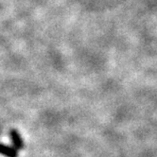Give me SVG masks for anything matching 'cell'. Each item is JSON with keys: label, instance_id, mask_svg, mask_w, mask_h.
Wrapping results in <instances>:
<instances>
[{"label": "cell", "instance_id": "1", "mask_svg": "<svg viewBox=\"0 0 157 157\" xmlns=\"http://www.w3.org/2000/svg\"><path fill=\"white\" fill-rule=\"evenodd\" d=\"M10 137H12L13 143L15 149H22L23 147V142H22L20 134L16 130H12L10 131Z\"/></svg>", "mask_w": 157, "mask_h": 157}, {"label": "cell", "instance_id": "2", "mask_svg": "<svg viewBox=\"0 0 157 157\" xmlns=\"http://www.w3.org/2000/svg\"><path fill=\"white\" fill-rule=\"evenodd\" d=\"M0 153L2 155L7 156V157H16L17 156V152L14 149L8 147V146H5L3 144H0Z\"/></svg>", "mask_w": 157, "mask_h": 157}]
</instances>
